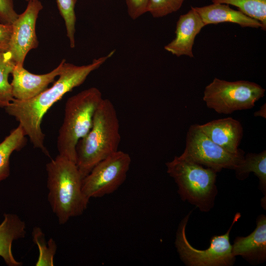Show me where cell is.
I'll return each instance as SVG.
<instances>
[{
  "instance_id": "6da1fadb",
  "label": "cell",
  "mask_w": 266,
  "mask_h": 266,
  "mask_svg": "<svg viewBox=\"0 0 266 266\" xmlns=\"http://www.w3.org/2000/svg\"><path fill=\"white\" fill-rule=\"evenodd\" d=\"M115 52V50H113L106 56L94 59L91 64L87 65L76 66L65 62L59 78L51 87L28 100L14 99L4 108L8 115L19 122L25 135L30 138L35 148L41 149L46 155L50 156L44 145L45 134L41 128L44 115L66 94L83 83L89 75L98 69Z\"/></svg>"
},
{
  "instance_id": "7a4b0ae2",
  "label": "cell",
  "mask_w": 266,
  "mask_h": 266,
  "mask_svg": "<svg viewBox=\"0 0 266 266\" xmlns=\"http://www.w3.org/2000/svg\"><path fill=\"white\" fill-rule=\"evenodd\" d=\"M48 200L60 224L81 215L88 200L82 190L83 178L76 164L58 155L47 164Z\"/></svg>"
},
{
  "instance_id": "3957f363",
  "label": "cell",
  "mask_w": 266,
  "mask_h": 266,
  "mask_svg": "<svg viewBox=\"0 0 266 266\" xmlns=\"http://www.w3.org/2000/svg\"><path fill=\"white\" fill-rule=\"evenodd\" d=\"M121 136L115 108L103 99L97 108L88 133L78 142L76 165L82 178L99 162L118 151Z\"/></svg>"
},
{
  "instance_id": "277c9868",
  "label": "cell",
  "mask_w": 266,
  "mask_h": 266,
  "mask_svg": "<svg viewBox=\"0 0 266 266\" xmlns=\"http://www.w3.org/2000/svg\"><path fill=\"white\" fill-rule=\"evenodd\" d=\"M103 99L101 92L96 87L67 99L57 138L59 155L76 164L77 144L91 129L95 112Z\"/></svg>"
},
{
  "instance_id": "5b68a950",
  "label": "cell",
  "mask_w": 266,
  "mask_h": 266,
  "mask_svg": "<svg viewBox=\"0 0 266 266\" xmlns=\"http://www.w3.org/2000/svg\"><path fill=\"white\" fill-rule=\"evenodd\" d=\"M166 165L167 172L177 184L183 201H188L203 212L213 207L217 194L215 170L181 155L175 156Z\"/></svg>"
},
{
  "instance_id": "8992f818",
  "label": "cell",
  "mask_w": 266,
  "mask_h": 266,
  "mask_svg": "<svg viewBox=\"0 0 266 266\" xmlns=\"http://www.w3.org/2000/svg\"><path fill=\"white\" fill-rule=\"evenodd\" d=\"M265 89L253 82L227 81L215 78L204 91L203 100L206 106L219 114L249 109L265 95Z\"/></svg>"
},
{
  "instance_id": "52a82bcc",
  "label": "cell",
  "mask_w": 266,
  "mask_h": 266,
  "mask_svg": "<svg viewBox=\"0 0 266 266\" xmlns=\"http://www.w3.org/2000/svg\"><path fill=\"white\" fill-rule=\"evenodd\" d=\"M190 213L181 221L176 233L175 244L181 260L189 266H230L235 261L230 241V233L234 224L241 215L237 213L232 225L224 234L213 236L210 246L205 250L194 248L186 235V227Z\"/></svg>"
},
{
  "instance_id": "ba28073f",
  "label": "cell",
  "mask_w": 266,
  "mask_h": 266,
  "mask_svg": "<svg viewBox=\"0 0 266 266\" xmlns=\"http://www.w3.org/2000/svg\"><path fill=\"white\" fill-rule=\"evenodd\" d=\"M244 152L231 153L212 141L201 130L200 125H191L187 133L186 146L182 156L216 172L223 168L234 170L243 161Z\"/></svg>"
},
{
  "instance_id": "9c48e42d",
  "label": "cell",
  "mask_w": 266,
  "mask_h": 266,
  "mask_svg": "<svg viewBox=\"0 0 266 266\" xmlns=\"http://www.w3.org/2000/svg\"><path fill=\"white\" fill-rule=\"evenodd\" d=\"M131 163L130 155L119 150L99 162L82 179L85 196L90 200L115 191L125 181Z\"/></svg>"
},
{
  "instance_id": "30bf717a",
  "label": "cell",
  "mask_w": 266,
  "mask_h": 266,
  "mask_svg": "<svg viewBox=\"0 0 266 266\" xmlns=\"http://www.w3.org/2000/svg\"><path fill=\"white\" fill-rule=\"evenodd\" d=\"M42 5L38 0H31L25 10L13 23L8 51L16 65L23 66L28 52L38 47L35 32L36 20Z\"/></svg>"
},
{
  "instance_id": "8fae6325",
  "label": "cell",
  "mask_w": 266,
  "mask_h": 266,
  "mask_svg": "<svg viewBox=\"0 0 266 266\" xmlns=\"http://www.w3.org/2000/svg\"><path fill=\"white\" fill-rule=\"evenodd\" d=\"M63 59L59 65L50 72L35 74L28 71L23 66L15 65L11 74L12 92L14 99L25 100L32 99L48 88L63 68Z\"/></svg>"
},
{
  "instance_id": "7c38bea8",
  "label": "cell",
  "mask_w": 266,
  "mask_h": 266,
  "mask_svg": "<svg viewBox=\"0 0 266 266\" xmlns=\"http://www.w3.org/2000/svg\"><path fill=\"white\" fill-rule=\"evenodd\" d=\"M205 26L200 16L193 6L179 17L175 31V37L165 46V49L177 57H194L193 47L196 36Z\"/></svg>"
},
{
  "instance_id": "4fadbf2b",
  "label": "cell",
  "mask_w": 266,
  "mask_h": 266,
  "mask_svg": "<svg viewBox=\"0 0 266 266\" xmlns=\"http://www.w3.org/2000/svg\"><path fill=\"white\" fill-rule=\"evenodd\" d=\"M202 131L212 141L233 154L239 153L238 148L243 135L241 123L231 117L212 120L200 125Z\"/></svg>"
},
{
  "instance_id": "5bb4252c",
  "label": "cell",
  "mask_w": 266,
  "mask_h": 266,
  "mask_svg": "<svg viewBox=\"0 0 266 266\" xmlns=\"http://www.w3.org/2000/svg\"><path fill=\"white\" fill-rule=\"evenodd\" d=\"M256 228L248 236H237L232 245L233 255L241 256L252 264L263 263L266 259V217L258 216Z\"/></svg>"
},
{
  "instance_id": "9a60e30c",
  "label": "cell",
  "mask_w": 266,
  "mask_h": 266,
  "mask_svg": "<svg viewBox=\"0 0 266 266\" xmlns=\"http://www.w3.org/2000/svg\"><path fill=\"white\" fill-rule=\"evenodd\" d=\"M194 8L205 26L227 22L237 24L242 27L263 28L260 22L239 10L232 9L228 4L213 3L208 5Z\"/></svg>"
},
{
  "instance_id": "2e32d148",
  "label": "cell",
  "mask_w": 266,
  "mask_h": 266,
  "mask_svg": "<svg viewBox=\"0 0 266 266\" xmlns=\"http://www.w3.org/2000/svg\"><path fill=\"white\" fill-rule=\"evenodd\" d=\"M0 224V257L8 266H20L22 263L14 258L11 250L12 242L24 237L26 225L16 214L5 213Z\"/></svg>"
},
{
  "instance_id": "e0dca14e",
  "label": "cell",
  "mask_w": 266,
  "mask_h": 266,
  "mask_svg": "<svg viewBox=\"0 0 266 266\" xmlns=\"http://www.w3.org/2000/svg\"><path fill=\"white\" fill-rule=\"evenodd\" d=\"M26 136L23 128L19 125L0 143V182L9 176L10 156L14 151L24 146Z\"/></svg>"
},
{
  "instance_id": "ac0fdd59",
  "label": "cell",
  "mask_w": 266,
  "mask_h": 266,
  "mask_svg": "<svg viewBox=\"0 0 266 266\" xmlns=\"http://www.w3.org/2000/svg\"><path fill=\"white\" fill-rule=\"evenodd\" d=\"M236 177L239 180L246 178L251 172H254L259 180L261 189L266 196V151L259 153H249L242 162L234 169Z\"/></svg>"
},
{
  "instance_id": "d6986e66",
  "label": "cell",
  "mask_w": 266,
  "mask_h": 266,
  "mask_svg": "<svg viewBox=\"0 0 266 266\" xmlns=\"http://www.w3.org/2000/svg\"><path fill=\"white\" fill-rule=\"evenodd\" d=\"M9 51L0 53V107L5 108L14 99L11 84L8 81L15 66Z\"/></svg>"
},
{
  "instance_id": "ffe728a7",
  "label": "cell",
  "mask_w": 266,
  "mask_h": 266,
  "mask_svg": "<svg viewBox=\"0 0 266 266\" xmlns=\"http://www.w3.org/2000/svg\"><path fill=\"white\" fill-rule=\"evenodd\" d=\"M213 3L237 7L246 15L260 22L266 30V0H211Z\"/></svg>"
},
{
  "instance_id": "44dd1931",
  "label": "cell",
  "mask_w": 266,
  "mask_h": 266,
  "mask_svg": "<svg viewBox=\"0 0 266 266\" xmlns=\"http://www.w3.org/2000/svg\"><path fill=\"white\" fill-rule=\"evenodd\" d=\"M32 234L33 241L37 245L39 250V257L35 266H54V257L57 250V245L54 240L50 239L47 246L44 234L39 227H34Z\"/></svg>"
},
{
  "instance_id": "7402d4cb",
  "label": "cell",
  "mask_w": 266,
  "mask_h": 266,
  "mask_svg": "<svg viewBox=\"0 0 266 266\" xmlns=\"http://www.w3.org/2000/svg\"><path fill=\"white\" fill-rule=\"evenodd\" d=\"M77 0H57L60 14L64 20L70 47H75L76 16L75 5Z\"/></svg>"
},
{
  "instance_id": "603a6c76",
  "label": "cell",
  "mask_w": 266,
  "mask_h": 266,
  "mask_svg": "<svg viewBox=\"0 0 266 266\" xmlns=\"http://www.w3.org/2000/svg\"><path fill=\"white\" fill-rule=\"evenodd\" d=\"M185 0H149L148 12L154 18H161L180 9Z\"/></svg>"
},
{
  "instance_id": "cb8c5ba5",
  "label": "cell",
  "mask_w": 266,
  "mask_h": 266,
  "mask_svg": "<svg viewBox=\"0 0 266 266\" xmlns=\"http://www.w3.org/2000/svg\"><path fill=\"white\" fill-rule=\"evenodd\" d=\"M18 15L14 8L13 0H0V23L12 25Z\"/></svg>"
},
{
  "instance_id": "d4e9b609",
  "label": "cell",
  "mask_w": 266,
  "mask_h": 266,
  "mask_svg": "<svg viewBox=\"0 0 266 266\" xmlns=\"http://www.w3.org/2000/svg\"><path fill=\"white\" fill-rule=\"evenodd\" d=\"M125 0L128 14L133 20H135L148 12L149 0Z\"/></svg>"
},
{
  "instance_id": "484cf974",
  "label": "cell",
  "mask_w": 266,
  "mask_h": 266,
  "mask_svg": "<svg viewBox=\"0 0 266 266\" xmlns=\"http://www.w3.org/2000/svg\"><path fill=\"white\" fill-rule=\"evenodd\" d=\"M12 25L0 23V53L8 51Z\"/></svg>"
},
{
  "instance_id": "4316f807",
  "label": "cell",
  "mask_w": 266,
  "mask_h": 266,
  "mask_svg": "<svg viewBox=\"0 0 266 266\" xmlns=\"http://www.w3.org/2000/svg\"><path fill=\"white\" fill-rule=\"evenodd\" d=\"M255 117L260 116L263 118H266V103L263 104L260 109L257 111L255 112L254 114Z\"/></svg>"
},
{
  "instance_id": "83f0119b",
  "label": "cell",
  "mask_w": 266,
  "mask_h": 266,
  "mask_svg": "<svg viewBox=\"0 0 266 266\" xmlns=\"http://www.w3.org/2000/svg\"><path fill=\"white\" fill-rule=\"evenodd\" d=\"M26 0L27 1H29L31 0Z\"/></svg>"
}]
</instances>
